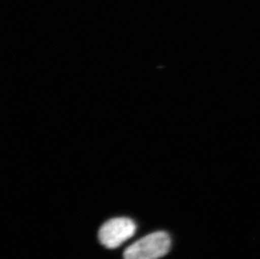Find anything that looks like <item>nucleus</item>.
<instances>
[{"mask_svg":"<svg viewBox=\"0 0 260 259\" xmlns=\"http://www.w3.org/2000/svg\"><path fill=\"white\" fill-rule=\"evenodd\" d=\"M171 246L170 236L165 232L147 235L131 245L123 253L124 259H158L167 254Z\"/></svg>","mask_w":260,"mask_h":259,"instance_id":"obj_1","label":"nucleus"},{"mask_svg":"<svg viewBox=\"0 0 260 259\" xmlns=\"http://www.w3.org/2000/svg\"><path fill=\"white\" fill-rule=\"evenodd\" d=\"M136 228L135 222L129 218H114L101 226L99 240L107 248L115 249L133 237Z\"/></svg>","mask_w":260,"mask_h":259,"instance_id":"obj_2","label":"nucleus"}]
</instances>
